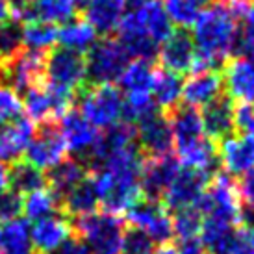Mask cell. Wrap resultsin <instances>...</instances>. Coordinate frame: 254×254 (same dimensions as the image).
<instances>
[{"instance_id":"obj_34","label":"cell","mask_w":254,"mask_h":254,"mask_svg":"<svg viewBox=\"0 0 254 254\" xmlns=\"http://www.w3.org/2000/svg\"><path fill=\"white\" fill-rule=\"evenodd\" d=\"M22 43L24 50L47 54L58 43V26L43 21H28L22 24Z\"/></svg>"},{"instance_id":"obj_22","label":"cell","mask_w":254,"mask_h":254,"mask_svg":"<svg viewBox=\"0 0 254 254\" xmlns=\"http://www.w3.org/2000/svg\"><path fill=\"white\" fill-rule=\"evenodd\" d=\"M169 127L173 134V147L182 148L191 143L204 139V127L200 119V112L190 106H178L169 112Z\"/></svg>"},{"instance_id":"obj_25","label":"cell","mask_w":254,"mask_h":254,"mask_svg":"<svg viewBox=\"0 0 254 254\" xmlns=\"http://www.w3.org/2000/svg\"><path fill=\"white\" fill-rule=\"evenodd\" d=\"M177 160L180 167L191 171H198L204 175H212L217 167V147L212 139H200L197 143H191L188 147L177 148Z\"/></svg>"},{"instance_id":"obj_33","label":"cell","mask_w":254,"mask_h":254,"mask_svg":"<svg viewBox=\"0 0 254 254\" xmlns=\"http://www.w3.org/2000/svg\"><path fill=\"white\" fill-rule=\"evenodd\" d=\"M62 200L54 191L50 190L49 186H45L41 190H36L28 193L22 198V212L26 215V221L36 223L39 219L50 217L58 213Z\"/></svg>"},{"instance_id":"obj_37","label":"cell","mask_w":254,"mask_h":254,"mask_svg":"<svg viewBox=\"0 0 254 254\" xmlns=\"http://www.w3.org/2000/svg\"><path fill=\"white\" fill-rule=\"evenodd\" d=\"M171 219H173V236H177L178 241L200 238V228H202L204 219L195 206L178 210Z\"/></svg>"},{"instance_id":"obj_43","label":"cell","mask_w":254,"mask_h":254,"mask_svg":"<svg viewBox=\"0 0 254 254\" xmlns=\"http://www.w3.org/2000/svg\"><path fill=\"white\" fill-rule=\"evenodd\" d=\"M22 212V197L9 188L0 191V223L17 219Z\"/></svg>"},{"instance_id":"obj_48","label":"cell","mask_w":254,"mask_h":254,"mask_svg":"<svg viewBox=\"0 0 254 254\" xmlns=\"http://www.w3.org/2000/svg\"><path fill=\"white\" fill-rule=\"evenodd\" d=\"M7 178H9V167L0 162V191L7 190Z\"/></svg>"},{"instance_id":"obj_50","label":"cell","mask_w":254,"mask_h":254,"mask_svg":"<svg viewBox=\"0 0 254 254\" xmlns=\"http://www.w3.org/2000/svg\"><path fill=\"white\" fill-rule=\"evenodd\" d=\"M125 2L134 7H139V6H145V4H150V2H156V0H125Z\"/></svg>"},{"instance_id":"obj_36","label":"cell","mask_w":254,"mask_h":254,"mask_svg":"<svg viewBox=\"0 0 254 254\" xmlns=\"http://www.w3.org/2000/svg\"><path fill=\"white\" fill-rule=\"evenodd\" d=\"M24 52L22 24L17 19L0 24V74L7 65Z\"/></svg>"},{"instance_id":"obj_12","label":"cell","mask_w":254,"mask_h":254,"mask_svg":"<svg viewBox=\"0 0 254 254\" xmlns=\"http://www.w3.org/2000/svg\"><path fill=\"white\" fill-rule=\"evenodd\" d=\"M156 58L160 60L162 69L177 72L180 76L184 72L193 71L195 60H197V49L191 34L180 28L173 30V34L160 45Z\"/></svg>"},{"instance_id":"obj_42","label":"cell","mask_w":254,"mask_h":254,"mask_svg":"<svg viewBox=\"0 0 254 254\" xmlns=\"http://www.w3.org/2000/svg\"><path fill=\"white\" fill-rule=\"evenodd\" d=\"M154 253V243L148 240L147 236L139 230L130 228L125 232L123 240V253L121 254H152Z\"/></svg>"},{"instance_id":"obj_13","label":"cell","mask_w":254,"mask_h":254,"mask_svg":"<svg viewBox=\"0 0 254 254\" xmlns=\"http://www.w3.org/2000/svg\"><path fill=\"white\" fill-rule=\"evenodd\" d=\"M135 141L141 154H147L148 158L171 154L173 134L167 115L156 112L148 115L147 119L139 121L135 125Z\"/></svg>"},{"instance_id":"obj_18","label":"cell","mask_w":254,"mask_h":254,"mask_svg":"<svg viewBox=\"0 0 254 254\" xmlns=\"http://www.w3.org/2000/svg\"><path fill=\"white\" fill-rule=\"evenodd\" d=\"M221 76L223 85L228 91V99L254 104V58H232Z\"/></svg>"},{"instance_id":"obj_21","label":"cell","mask_w":254,"mask_h":254,"mask_svg":"<svg viewBox=\"0 0 254 254\" xmlns=\"http://www.w3.org/2000/svg\"><path fill=\"white\" fill-rule=\"evenodd\" d=\"M204 134L212 141H223L234 132V102L225 95L206 104L200 112Z\"/></svg>"},{"instance_id":"obj_23","label":"cell","mask_w":254,"mask_h":254,"mask_svg":"<svg viewBox=\"0 0 254 254\" xmlns=\"http://www.w3.org/2000/svg\"><path fill=\"white\" fill-rule=\"evenodd\" d=\"M127 13L125 0H91L85 4V19L87 24L97 34L108 36L119 28L123 17Z\"/></svg>"},{"instance_id":"obj_15","label":"cell","mask_w":254,"mask_h":254,"mask_svg":"<svg viewBox=\"0 0 254 254\" xmlns=\"http://www.w3.org/2000/svg\"><path fill=\"white\" fill-rule=\"evenodd\" d=\"M182 169L173 154L148 158L141 167V191L147 200H158L163 197L171 182L175 180L178 171Z\"/></svg>"},{"instance_id":"obj_14","label":"cell","mask_w":254,"mask_h":254,"mask_svg":"<svg viewBox=\"0 0 254 254\" xmlns=\"http://www.w3.org/2000/svg\"><path fill=\"white\" fill-rule=\"evenodd\" d=\"M217 160L225 175L230 178H243L254 171V137L249 135H228L219 141Z\"/></svg>"},{"instance_id":"obj_24","label":"cell","mask_w":254,"mask_h":254,"mask_svg":"<svg viewBox=\"0 0 254 254\" xmlns=\"http://www.w3.org/2000/svg\"><path fill=\"white\" fill-rule=\"evenodd\" d=\"M240 238V226L204 219L200 228V243L210 254H234Z\"/></svg>"},{"instance_id":"obj_17","label":"cell","mask_w":254,"mask_h":254,"mask_svg":"<svg viewBox=\"0 0 254 254\" xmlns=\"http://www.w3.org/2000/svg\"><path fill=\"white\" fill-rule=\"evenodd\" d=\"M45 64H47V54L24 50L21 56L15 58L11 64L0 74L6 78V84L13 87L15 91H26L34 85L45 82Z\"/></svg>"},{"instance_id":"obj_32","label":"cell","mask_w":254,"mask_h":254,"mask_svg":"<svg viewBox=\"0 0 254 254\" xmlns=\"http://www.w3.org/2000/svg\"><path fill=\"white\" fill-rule=\"evenodd\" d=\"M154 69L150 62L130 60L119 78V91L123 95H152Z\"/></svg>"},{"instance_id":"obj_45","label":"cell","mask_w":254,"mask_h":254,"mask_svg":"<svg viewBox=\"0 0 254 254\" xmlns=\"http://www.w3.org/2000/svg\"><path fill=\"white\" fill-rule=\"evenodd\" d=\"M177 251H178V254H204V247H202V243H200V238L178 241Z\"/></svg>"},{"instance_id":"obj_38","label":"cell","mask_w":254,"mask_h":254,"mask_svg":"<svg viewBox=\"0 0 254 254\" xmlns=\"http://www.w3.org/2000/svg\"><path fill=\"white\" fill-rule=\"evenodd\" d=\"M162 6L173 26H178L180 30L191 28L200 13V7L191 0H163Z\"/></svg>"},{"instance_id":"obj_11","label":"cell","mask_w":254,"mask_h":254,"mask_svg":"<svg viewBox=\"0 0 254 254\" xmlns=\"http://www.w3.org/2000/svg\"><path fill=\"white\" fill-rule=\"evenodd\" d=\"M210 180H212L210 175L182 167L175 177V180L171 182V186L167 188V191L163 193L162 204L167 210H175V212L197 206L198 200L204 195Z\"/></svg>"},{"instance_id":"obj_39","label":"cell","mask_w":254,"mask_h":254,"mask_svg":"<svg viewBox=\"0 0 254 254\" xmlns=\"http://www.w3.org/2000/svg\"><path fill=\"white\" fill-rule=\"evenodd\" d=\"M22 113V99L13 87L0 80V127L19 119Z\"/></svg>"},{"instance_id":"obj_53","label":"cell","mask_w":254,"mask_h":254,"mask_svg":"<svg viewBox=\"0 0 254 254\" xmlns=\"http://www.w3.org/2000/svg\"><path fill=\"white\" fill-rule=\"evenodd\" d=\"M74 2H76L78 6H85V4H89L91 0H74Z\"/></svg>"},{"instance_id":"obj_19","label":"cell","mask_w":254,"mask_h":254,"mask_svg":"<svg viewBox=\"0 0 254 254\" xmlns=\"http://www.w3.org/2000/svg\"><path fill=\"white\" fill-rule=\"evenodd\" d=\"M34 134L36 125L28 117H19L0 128V162L6 165L21 162Z\"/></svg>"},{"instance_id":"obj_47","label":"cell","mask_w":254,"mask_h":254,"mask_svg":"<svg viewBox=\"0 0 254 254\" xmlns=\"http://www.w3.org/2000/svg\"><path fill=\"white\" fill-rule=\"evenodd\" d=\"M11 15H13L11 2L9 0H0V24L11 21Z\"/></svg>"},{"instance_id":"obj_29","label":"cell","mask_w":254,"mask_h":254,"mask_svg":"<svg viewBox=\"0 0 254 254\" xmlns=\"http://www.w3.org/2000/svg\"><path fill=\"white\" fill-rule=\"evenodd\" d=\"M182 87L184 80L177 72L165 71H154V82H152V100L158 110L162 112H173L178 108L182 100Z\"/></svg>"},{"instance_id":"obj_51","label":"cell","mask_w":254,"mask_h":254,"mask_svg":"<svg viewBox=\"0 0 254 254\" xmlns=\"http://www.w3.org/2000/svg\"><path fill=\"white\" fill-rule=\"evenodd\" d=\"M193 4H197L198 7L200 6H210V4H213V0H191Z\"/></svg>"},{"instance_id":"obj_3","label":"cell","mask_w":254,"mask_h":254,"mask_svg":"<svg viewBox=\"0 0 254 254\" xmlns=\"http://www.w3.org/2000/svg\"><path fill=\"white\" fill-rule=\"evenodd\" d=\"M195 208L202 213V219H212V221L240 226L243 200H241L238 184L228 175L219 173L210 180L204 195Z\"/></svg>"},{"instance_id":"obj_30","label":"cell","mask_w":254,"mask_h":254,"mask_svg":"<svg viewBox=\"0 0 254 254\" xmlns=\"http://www.w3.org/2000/svg\"><path fill=\"white\" fill-rule=\"evenodd\" d=\"M87 177V165L78 158H65L56 167H52L47 175V186L62 198L71 191L76 184H80Z\"/></svg>"},{"instance_id":"obj_20","label":"cell","mask_w":254,"mask_h":254,"mask_svg":"<svg viewBox=\"0 0 254 254\" xmlns=\"http://www.w3.org/2000/svg\"><path fill=\"white\" fill-rule=\"evenodd\" d=\"M223 95V76L217 71H195L182 87V100L190 108H204Z\"/></svg>"},{"instance_id":"obj_26","label":"cell","mask_w":254,"mask_h":254,"mask_svg":"<svg viewBox=\"0 0 254 254\" xmlns=\"http://www.w3.org/2000/svg\"><path fill=\"white\" fill-rule=\"evenodd\" d=\"M64 210L72 217H85L97 212L100 206L99 191L95 188L93 177H85L80 184H76L71 191H67L64 197L60 198Z\"/></svg>"},{"instance_id":"obj_27","label":"cell","mask_w":254,"mask_h":254,"mask_svg":"<svg viewBox=\"0 0 254 254\" xmlns=\"http://www.w3.org/2000/svg\"><path fill=\"white\" fill-rule=\"evenodd\" d=\"M78 4L74 0H30L26 21H43L62 26L65 22L76 19Z\"/></svg>"},{"instance_id":"obj_8","label":"cell","mask_w":254,"mask_h":254,"mask_svg":"<svg viewBox=\"0 0 254 254\" xmlns=\"http://www.w3.org/2000/svg\"><path fill=\"white\" fill-rule=\"evenodd\" d=\"M45 78L50 85H56L71 93L78 91L87 80L84 54L62 47L50 50L45 64Z\"/></svg>"},{"instance_id":"obj_44","label":"cell","mask_w":254,"mask_h":254,"mask_svg":"<svg viewBox=\"0 0 254 254\" xmlns=\"http://www.w3.org/2000/svg\"><path fill=\"white\" fill-rule=\"evenodd\" d=\"M238 188H240V195L243 204L253 206L254 208V171H251L249 175H245V177L241 178Z\"/></svg>"},{"instance_id":"obj_49","label":"cell","mask_w":254,"mask_h":254,"mask_svg":"<svg viewBox=\"0 0 254 254\" xmlns=\"http://www.w3.org/2000/svg\"><path fill=\"white\" fill-rule=\"evenodd\" d=\"M154 254H178V251H177V247H173V245H162Z\"/></svg>"},{"instance_id":"obj_2","label":"cell","mask_w":254,"mask_h":254,"mask_svg":"<svg viewBox=\"0 0 254 254\" xmlns=\"http://www.w3.org/2000/svg\"><path fill=\"white\" fill-rule=\"evenodd\" d=\"M78 240L89 254H121L125 240V223L119 215L108 212H95L76 219Z\"/></svg>"},{"instance_id":"obj_9","label":"cell","mask_w":254,"mask_h":254,"mask_svg":"<svg viewBox=\"0 0 254 254\" xmlns=\"http://www.w3.org/2000/svg\"><path fill=\"white\" fill-rule=\"evenodd\" d=\"M67 145L60 127L56 123H45L32 137L26 152H24V162L34 165L39 171H50L56 167L60 162H64L67 156Z\"/></svg>"},{"instance_id":"obj_16","label":"cell","mask_w":254,"mask_h":254,"mask_svg":"<svg viewBox=\"0 0 254 254\" xmlns=\"http://www.w3.org/2000/svg\"><path fill=\"white\" fill-rule=\"evenodd\" d=\"M72 236L71 221L58 212L50 217L39 219L30 226L34 251L39 254H54L64 247Z\"/></svg>"},{"instance_id":"obj_5","label":"cell","mask_w":254,"mask_h":254,"mask_svg":"<svg viewBox=\"0 0 254 254\" xmlns=\"http://www.w3.org/2000/svg\"><path fill=\"white\" fill-rule=\"evenodd\" d=\"M128 64L130 56L119 39L104 37L95 43V47L87 52L85 58L87 80H91L93 85H113L115 82H119Z\"/></svg>"},{"instance_id":"obj_4","label":"cell","mask_w":254,"mask_h":254,"mask_svg":"<svg viewBox=\"0 0 254 254\" xmlns=\"http://www.w3.org/2000/svg\"><path fill=\"white\" fill-rule=\"evenodd\" d=\"M78 102V112L97 130H108L123 121V93L115 85H91L82 91Z\"/></svg>"},{"instance_id":"obj_7","label":"cell","mask_w":254,"mask_h":254,"mask_svg":"<svg viewBox=\"0 0 254 254\" xmlns=\"http://www.w3.org/2000/svg\"><path fill=\"white\" fill-rule=\"evenodd\" d=\"M127 215L132 228L145 234L154 245H169V241L175 238L169 210L158 200L143 198L130 212H127Z\"/></svg>"},{"instance_id":"obj_40","label":"cell","mask_w":254,"mask_h":254,"mask_svg":"<svg viewBox=\"0 0 254 254\" xmlns=\"http://www.w3.org/2000/svg\"><path fill=\"white\" fill-rule=\"evenodd\" d=\"M241 56L254 58V7L245 6L240 13V43Z\"/></svg>"},{"instance_id":"obj_35","label":"cell","mask_w":254,"mask_h":254,"mask_svg":"<svg viewBox=\"0 0 254 254\" xmlns=\"http://www.w3.org/2000/svg\"><path fill=\"white\" fill-rule=\"evenodd\" d=\"M47 186V175L43 171L36 169L28 162H17L9 169L7 178V188L19 195H28L32 191L41 190Z\"/></svg>"},{"instance_id":"obj_6","label":"cell","mask_w":254,"mask_h":254,"mask_svg":"<svg viewBox=\"0 0 254 254\" xmlns=\"http://www.w3.org/2000/svg\"><path fill=\"white\" fill-rule=\"evenodd\" d=\"M72 99L74 93L41 82L24 91L22 110L32 123H56L71 110Z\"/></svg>"},{"instance_id":"obj_46","label":"cell","mask_w":254,"mask_h":254,"mask_svg":"<svg viewBox=\"0 0 254 254\" xmlns=\"http://www.w3.org/2000/svg\"><path fill=\"white\" fill-rule=\"evenodd\" d=\"M54 254H89V253H87L85 245L78 240V238H76V240H74V238H71V240L65 243L64 247L60 249V251H56Z\"/></svg>"},{"instance_id":"obj_10","label":"cell","mask_w":254,"mask_h":254,"mask_svg":"<svg viewBox=\"0 0 254 254\" xmlns=\"http://www.w3.org/2000/svg\"><path fill=\"white\" fill-rule=\"evenodd\" d=\"M60 132L64 135L67 150L78 156V160H91L100 145V130L93 127L78 110H69L60 119Z\"/></svg>"},{"instance_id":"obj_31","label":"cell","mask_w":254,"mask_h":254,"mask_svg":"<svg viewBox=\"0 0 254 254\" xmlns=\"http://www.w3.org/2000/svg\"><path fill=\"white\" fill-rule=\"evenodd\" d=\"M97 41L99 34L91 28V24L80 19H72L58 28V43L62 45V49L72 50L78 54L89 52Z\"/></svg>"},{"instance_id":"obj_52","label":"cell","mask_w":254,"mask_h":254,"mask_svg":"<svg viewBox=\"0 0 254 254\" xmlns=\"http://www.w3.org/2000/svg\"><path fill=\"white\" fill-rule=\"evenodd\" d=\"M228 4H236V6H247L249 0H226Z\"/></svg>"},{"instance_id":"obj_1","label":"cell","mask_w":254,"mask_h":254,"mask_svg":"<svg viewBox=\"0 0 254 254\" xmlns=\"http://www.w3.org/2000/svg\"><path fill=\"white\" fill-rule=\"evenodd\" d=\"M245 6L215 2L200 9L193 22V43L197 60L193 71H215L228 62L240 43V13Z\"/></svg>"},{"instance_id":"obj_41","label":"cell","mask_w":254,"mask_h":254,"mask_svg":"<svg viewBox=\"0 0 254 254\" xmlns=\"http://www.w3.org/2000/svg\"><path fill=\"white\" fill-rule=\"evenodd\" d=\"M234 130H238V135L254 137V104H234Z\"/></svg>"},{"instance_id":"obj_28","label":"cell","mask_w":254,"mask_h":254,"mask_svg":"<svg viewBox=\"0 0 254 254\" xmlns=\"http://www.w3.org/2000/svg\"><path fill=\"white\" fill-rule=\"evenodd\" d=\"M0 254H36L26 219L17 217L0 223Z\"/></svg>"}]
</instances>
